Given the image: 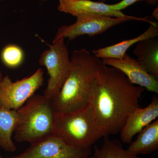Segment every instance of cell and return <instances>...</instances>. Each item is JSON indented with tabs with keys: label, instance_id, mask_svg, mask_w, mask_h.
<instances>
[{
	"label": "cell",
	"instance_id": "7402d4cb",
	"mask_svg": "<svg viewBox=\"0 0 158 158\" xmlns=\"http://www.w3.org/2000/svg\"><path fill=\"white\" fill-rule=\"evenodd\" d=\"M0 158H3L2 157V156H0Z\"/></svg>",
	"mask_w": 158,
	"mask_h": 158
},
{
	"label": "cell",
	"instance_id": "30bf717a",
	"mask_svg": "<svg viewBox=\"0 0 158 158\" xmlns=\"http://www.w3.org/2000/svg\"><path fill=\"white\" fill-rule=\"evenodd\" d=\"M158 117V98L156 95L146 107L137 109L129 116L119 133L122 142L131 144L136 134L156 119Z\"/></svg>",
	"mask_w": 158,
	"mask_h": 158
},
{
	"label": "cell",
	"instance_id": "ba28073f",
	"mask_svg": "<svg viewBox=\"0 0 158 158\" xmlns=\"http://www.w3.org/2000/svg\"><path fill=\"white\" fill-rule=\"evenodd\" d=\"M91 151L92 147L75 148L52 134L31 144L24 152L9 158H90Z\"/></svg>",
	"mask_w": 158,
	"mask_h": 158
},
{
	"label": "cell",
	"instance_id": "2e32d148",
	"mask_svg": "<svg viewBox=\"0 0 158 158\" xmlns=\"http://www.w3.org/2000/svg\"><path fill=\"white\" fill-rule=\"evenodd\" d=\"M90 158H141L138 155L124 149L121 142L117 139L110 140L105 137L104 142L100 148L95 144L94 146V153Z\"/></svg>",
	"mask_w": 158,
	"mask_h": 158
},
{
	"label": "cell",
	"instance_id": "5bb4252c",
	"mask_svg": "<svg viewBox=\"0 0 158 158\" xmlns=\"http://www.w3.org/2000/svg\"><path fill=\"white\" fill-rule=\"evenodd\" d=\"M137 139L131 142L127 150L134 154H148L158 149V119L157 118L138 133Z\"/></svg>",
	"mask_w": 158,
	"mask_h": 158
},
{
	"label": "cell",
	"instance_id": "9a60e30c",
	"mask_svg": "<svg viewBox=\"0 0 158 158\" xmlns=\"http://www.w3.org/2000/svg\"><path fill=\"white\" fill-rule=\"evenodd\" d=\"M16 110H0V148L7 152L16 151L12 136L18 123Z\"/></svg>",
	"mask_w": 158,
	"mask_h": 158
},
{
	"label": "cell",
	"instance_id": "ffe728a7",
	"mask_svg": "<svg viewBox=\"0 0 158 158\" xmlns=\"http://www.w3.org/2000/svg\"><path fill=\"white\" fill-rule=\"evenodd\" d=\"M3 78V75L2 73V72L0 71V81H1V80H2Z\"/></svg>",
	"mask_w": 158,
	"mask_h": 158
},
{
	"label": "cell",
	"instance_id": "d6986e66",
	"mask_svg": "<svg viewBox=\"0 0 158 158\" xmlns=\"http://www.w3.org/2000/svg\"><path fill=\"white\" fill-rule=\"evenodd\" d=\"M158 8H157V9H156L154 11L152 15L153 17H155L156 19H157L158 20Z\"/></svg>",
	"mask_w": 158,
	"mask_h": 158
},
{
	"label": "cell",
	"instance_id": "7a4b0ae2",
	"mask_svg": "<svg viewBox=\"0 0 158 158\" xmlns=\"http://www.w3.org/2000/svg\"><path fill=\"white\" fill-rule=\"evenodd\" d=\"M70 62L68 76L59 94L52 100L56 112H72L89 105L92 81L105 65L85 48L74 51Z\"/></svg>",
	"mask_w": 158,
	"mask_h": 158
},
{
	"label": "cell",
	"instance_id": "8992f818",
	"mask_svg": "<svg viewBox=\"0 0 158 158\" xmlns=\"http://www.w3.org/2000/svg\"><path fill=\"white\" fill-rule=\"evenodd\" d=\"M76 22L70 25H63L58 29L53 42L62 38H68L73 40L82 35L90 37L101 34L107 30L122 23L131 20L141 21L149 24L151 21L145 17L127 15L122 18L110 17L98 14H85L77 16Z\"/></svg>",
	"mask_w": 158,
	"mask_h": 158
},
{
	"label": "cell",
	"instance_id": "5b68a950",
	"mask_svg": "<svg viewBox=\"0 0 158 158\" xmlns=\"http://www.w3.org/2000/svg\"><path fill=\"white\" fill-rule=\"evenodd\" d=\"M62 38L49 45L48 50L43 52L39 64L45 66L49 76L44 95L47 98H55L62 88L70 69L69 52Z\"/></svg>",
	"mask_w": 158,
	"mask_h": 158
},
{
	"label": "cell",
	"instance_id": "ac0fdd59",
	"mask_svg": "<svg viewBox=\"0 0 158 158\" xmlns=\"http://www.w3.org/2000/svg\"><path fill=\"white\" fill-rule=\"evenodd\" d=\"M141 1H146L149 4H156L158 0H122L119 2L114 5H111V8L114 10L121 11L136 2Z\"/></svg>",
	"mask_w": 158,
	"mask_h": 158
},
{
	"label": "cell",
	"instance_id": "8fae6325",
	"mask_svg": "<svg viewBox=\"0 0 158 158\" xmlns=\"http://www.w3.org/2000/svg\"><path fill=\"white\" fill-rule=\"evenodd\" d=\"M58 9L76 17L85 14H98L116 18L127 15L121 11L113 9L110 5L90 0H59Z\"/></svg>",
	"mask_w": 158,
	"mask_h": 158
},
{
	"label": "cell",
	"instance_id": "9c48e42d",
	"mask_svg": "<svg viewBox=\"0 0 158 158\" xmlns=\"http://www.w3.org/2000/svg\"><path fill=\"white\" fill-rule=\"evenodd\" d=\"M102 62L106 65L117 69L126 76L133 85L146 89L148 91L158 93V81L150 74L136 59H133L127 53L122 59L104 58Z\"/></svg>",
	"mask_w": 158,
	"mask_h": 158
},
{
	"label": "cell",
	"instance_id": "6da1fadb",
	"mask_svg": "<svg viewBox=\"0 0 158 158\" xmlns=\"http://www.w3.org/2000/svg\"><path fill=\"white\" fill-rule=\"evenodd\" d=\"M144 90L117 69L105 65L98 71L91 84L90 104L104 138L120 133L129 116L141 108Z\"/></svg>",
	"mask_w": 158,
	"mask_h": 158
},
{
	"label": "cell",
	"instance_id": "3957f363",
	"mask_svg": "<svg viewBox=\"0 0 158 158\" xmlns=\"http://www.w3.org/2000/svg\"><path fill=\"white\" fill-rule=\"evenodd\" d=\"M52 134L79 149L92 147L96 141L104 138L90 103L72 112L55 111Z\"/></svg>",
	"mask_w": 158,
	"mask_h": 158
},
{
	"label": "cell",
	"instance_id": "e0dca14e",
	"mask_svg": "<svg viewBox=\"0 0 158 158\" xmlns=\"http://www.w3.org/2000/svg\"><path fill=\"white\" fill-rule=\"evenodd\" d=\"M24 56L23 50L15 44L6 46L1 53V59L3 64L10 68H16L21 65Z\"/></svg>",
	"mask_w": 158,
	"mask_h": 158
},
{
	"label": "cell",
	"instance_id": "52a82bcc",
	"mask_svg": "<svg viewBox=\"0 0 158 158\" xmlns=\"http://www.w3.org/2000/svg\"><path fill=\"white\" fill-rule=\"evenodd\" d=\"M44 71L38 69L31 76L13 82L8 75L0 81V110H18L43 85Z\"/></svg>",
	"mask_w": 158,
	"mask_h": 158
},
{
	"label": "cell",
	"instance_id": "44dd1931",
	"mask_svg": "<svg viewBox=\"0 0 158 158\" xmlns=\"http://www.w3.org/2000/svg\"><path fill=\"white\" fill-rule=\"evenodd\" d=\"M108 1V0H100V2H102L104 3L105 2H106V1Z\"/></svg>",
	"mask_w": 158,
	"mask_h": 158
},
{
	"label": "cell",
	"instance_id": "277c9868",
	"mask_svg": "<svg viewBox=\"0 0 158 158\" xmlns=\"http://www.w3.org/2000/svg\"><path fill=\"white\" fill-rule=\"evenodd\" d=\"M17 111L18 123L14 132L16 142L32 144L52 134L55 111L51 100L33 94Z\"/></svg>",
	"mask_w": 158,
	"mask_h": 158
},
{
	"label": "cell",
	"instance_id": "7c38bea8",
	"mask_svg": "<svg viewBox=\"0 0 158 158\" xmlns=\"http://www.w3.org/2000/svg\"><path fill=\"white\" fill-rule=\"evenodd\" d=\"M149 24L147 30L138 37L121 41L113 45L92 51L94 55L99 59L113 58L122 59L125 54L127 53L126 52L127 50L135 44L144 40L157 37V23L153 22Z\"/></svg>",
	"mask_w": 158,
	"mask_h": 158
},
{
	"label": "cell",
	"instance_id": "4fadbf2b",
	"mask_svg": "<svg viewBox=\"0 0 158 158\" xmlns=\"http://www.w3.org/2000/svg\"><path fill=\"white\" fill-rule=\"evenodd\" d=\"M136 59L150 74L158 79V40L157 37L137 43L133 51Z\"/></svg>",
	"mask_w": 158,
	"mask_h": 158
}]
</instances>
